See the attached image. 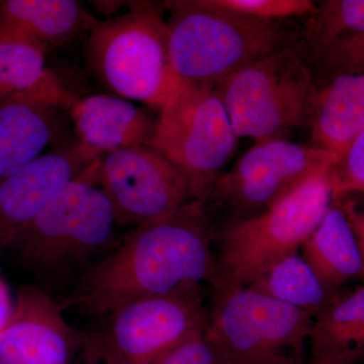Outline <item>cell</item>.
<instances>
[{
  "label": "cell",
  "instance_id": "6da1fadb",
  "mask_svg": "<svg viewBox=\"0 0 364 364\" xmlns=\"http://www.w3.org/2000/svg\"><path fill=\"white\" fill-rule=\"evenodd\" d=\"M214 226L203 200H191L135 227L109 256L81 277L60 304L105 315L140 298L165 296L215 279Z\"/></svg>",
  "mask_w": 364,
  "mask_h": 364
},
{
  "label": "cell",
  "instance_id": "7a4b0ae2",
  "mask_svg": "<svg viewBox=\"0 0 364 364\" xmlns=\"http://www.w3.org/2000/svg\"><path fill=\"white\" fill-rule=\"evenodd\" d=\"M164 4L170 13V61L179 87H215L248 64L289 47L279 21L234 13L210 0Z\"/></svg>",
  "mask_w": 364,
  "mask_h": 364
},
{
  "label": "cell",
  "instance_id": "3957f363",
  "mask_svg": "<svg viewBox=\"0 0 364 364\" xmlns=\"http://www.w3.org/2000/svg\"><path fill=\"white\" fill-rule=\"evenodd\" d=\"M331 167L310 177L267 212L214 228L213 294L245 289L273 263L299 253L334 203Z\"/></svg>",
  "mask_w": 364,
  "mask_h": 364
},
{
  "label": "cell",
  "instance_id": "277c9868",
  "mask_svg": "<svg viewBox=\"0 0 364 364\" xmlns=\"http://www.w3.org/2000/svg\"><path fill=\"white\" fill-rule=\"evenodd\" d=\"M129 6L128 13L93 26L86 61L117 97L161 109L179 88L170 61L166 7L156 1Z\"/></svg>",
  "mask_w": 364,
  "mask_h": 364
},
{
  "label": "cell",
  "instance_id": "5b68a950",
  "mask_svg": "<svg viewBox=\"0 0 364 364\" xmlns=\"http://www.w3.org/2000/svg\"><path fill=\"white\" fill-rule=\"evenodd\" d=\"M98 158L9 246L21 262L40 272H64L112 245L121 224L98 181Z\"/></svg>",
  "mask_w": 364,
  "mask_h": 364
},
{
  "label": "cell",
  "instance_id": "8992f818",
  "mask_svg": "<svg viewBox=\"0 0 364 364\" xmlns=\"http://www.w3.org/2000/svg\"><path fill=\"white\" fill-rule=\"evenodd\" d=\"M238 138L257 141L308 126L318 87L291 47L248 64L215 86Z\"/></svg>",
  "mask_w": 364,
  "mask_h": 364
},
{
  "label": "cell",
  "instance_id": "52a82bcc",
  "mask_svg": "<svg viewBox=\"0 0 364 364\" xmlns=\"http://www.w3.org/2000/svg\"><path fill=\"white\" fill-rule=\"evenodd\" d=\"M160 111L150 146L183 174L193 200L203 202L238 146L226 107L215 87L181 85Z\"/></svg>",
  "mask_w": 364,
  "mask_h": 364
},
{
  "label": "cell",
  "instance_id": "ba28073f",
  "mask_svg": "<svg viewBox=\"0 0 364 364\" xmlns=\"http://www.w3.org/2000/svg\"><path fill=\"white\" fill-rule=\"evenodd\" d=\"M313 318L245 287L213 294L205 331L235 364H308Z\"/></svg>",
  "mask_w": 364,
  "mask_h": 364
},
{
  "label": "cell",
  "instance_id": "9c48e42d",
  "mask_svg": "<svg viewBox=\"0 0 364 364\" xmlns=\"http://www.w3.org/2000/svg\"><path fill=\"white\" fill-rule=\"evenodd\" d=\"M200 286L127 301L105 314L83 346L90 363L152 364L207 322Z\"/></svg>",
  "mask_w": 364,
  "mask_h": 364
},
{
  "label": "cell",
  "instance_id": "30bf717a",
  "mask_svg": "<svg viewBox=\"0 0 364 364\" xmlns=\"http://www.w3.org/2000/svg\"><path fill=\"white\" fill-rule=\"evenodd\" d=\"M335 161L327 151L284 136L257 141L220 177L205 210L214 228L256 217Z\"/></svg>",
  "mask_w": 364,
  "mask_h": 364
},
{
  "label": "cell",
  "instance_id": "8fae6325",
  "mask_svg": "<svg viewBox=\"0 0 364 364\" xmlns=\"http://www.w3.org/2000/svg\"><path fill=\"white\" fill-rule=\"evenodd\" d=\"M97 176L121 225L136 227L195 200L183 174L151 146L98 158Z\"/></svg>",
  "mask_w": 364,
  "mask_h": 364
},
{
  "label": "cell",
  "instance_id": "7c38bea8",
  "mask_svg": "<svg viewBox=\"0 0 364 364\" xmlns=\"http://www.w3.org/2000/svg\"><path fill=\"white\" fill-rule=\"evenodd\" d=\"M97 159L77 142H68L0 181V252Z\"/></svg>",
  "mask_w": 364,
  "mask_h": 364
},
{
  "label": "cell",
  "instance_id": "4fadbf2b",
  "mask_svg": "<svg viewBox=\"0 0 364 364\" xmlns=\"http://www.w3.org/2000/svg\"><path fill=\"white\" fill-rule=\"evenodd\" d=\"M63 310L39 287H21L0 332V364H73L85 332L71 327Z\"/></svg>",
  "mask_w": 364,
  "mask_h": 364
},
{
  "label": "cell",
  "instance_id": "5bb4252c",
  "mask_svg": "<svg viewBox=\"0 0 364 364\" xmlns=\"http://www.w3.org/2000/svg\"><path fill=\"white\" fill-rule=\"evenodd\" d=\"M67 111L23 95L0 100V181L35 161L47 148L68 143Z\"/></svg>",
  "mask_w": 364,
  "mask_h": 364
},
{
  "label": "cell",
  "instance_id": "9a60e30c",
  "mask_svg": "<svg viewBox=\"0 0 364 364\" xmlns=\"http://www.w3.org/2000/svg\"><path fill=\"white\" fill-rule=\"evenodd\" d=\"M69 114L77 143L97 158L124 148L150 146L158 121L135 102L109 95L75 100Z\"/></svg>",
  "mask_w": 364,
  "mask_h": 364
},
{
  "label": "cell",
  "instance_id": "2e32d148",
  "mask_svg": "<svg viewBox=\"0 0 364 364\" xmlns=\"http://www.w3.org/2000/svg\"><path fill=\"white\" fill-rule=\"evenodd\" d=\"M97 23L75 0L0 1V41L26 43L47 53L90 33Z\"/></svg>",
  "mask_w": 364,
  "mask_h": 364
},
{
  "label": "cell",
  "instance_id": "e0dca14e",
  "mask_svg": "<svg viewBox=\"0 0 364 364\" xmlns=\"http://www.w3.org/2000/svg\"><path fill=\"white\" fill-rule=\"evenodd\" d=\"M308 127L314 147L337 159L364 129V73L339 74L318 88Z\"/></svg>",
  "mask_w": 364,
  "mask_h": 364
},
{
  "label": "cell",
  "instance_id": "ac0fdd59",
  "mask_svg": "<svg viewBox=\"0 0 364 364\" xmlns=\"http://www.w3.org/2000/svg\"><path fill=\"white\" fill-rule=\"evenodd\" d=\"M364 364V284L313 318L308 364Z\"/></svg>",
  "mask_w": 364,
  "mask_h": 364
},
{
  "label": "cell",
  "instance_id": "d6986e66",
  "mask_svg": "<svg viewBox=\"0 0 364 364\" xmlns=\"http://www.w3.org/2000/svg\"><path fill=\"white\" fill-rule=\"evenodd\" d=\"M301 257L332 296L352 280L364 282V262L344 213L333 203L301 249Z\"/></svg>",
  "mask_w": 364,
  "mask_h": 364
},
{
  "label": "cell",
  "instance_id": "ffe728a7",
  "mask_svg": "<svg viewBox=\"0 0 364 364\" xmlns=\"http://www.w3.org/2000/svg\"><path fill=\"white\" fill-rule=\"evenodd\" d=\"M47 55L37 46L0 41V100L23 95L70 109L73 97L46 66Z\"/></svg>",
  "mask_w": 364,
  "mask_h": 364
},
{
  "label": "cell",
  "instance_id": "44dd1931",
  "mask_svg": "<svg viewBox=\"0 0 364 364\" xmlns=\"http://www.w3.org/2000/svg\"><path fill=\"white\" fill-rule=\"evenodd\" d=\"M247 289L294 306L310 314L313 318L336 298L326 291L299 253L273 263Z\"/></svg>",
  "mask_w": 364,
  "mask_h": 364
},
{
  "label": "cell",
  "instance_id": "7402d4cb",
  "mask_svg": "<svg viewBox=\"0 0 364 364\" xmlns=\"http://www.w3.org/2000/svg\"><path fill=\"white\" fill-rule=\"evenodd\" d=\"M306 18V40L317 59L363 35L364 0H322Z\"/></svg>",
  "mask_w": 364,
  "mask_h": 364
},
{
  "label": "cell",
  "instance_id": "603a6c76",
  "mask_svg": "<svg viewBox=\"0 0 364 364\" xmlns=\"http://www.w3.org/2000/svg\"><path fill=\"white\" fill-rule=\"evenodd\" d=\"M333 200L364 196V129L332 165Z\"/></svg>",
  "mask_w": 364,
  "mask_h": 364
},
{
  "label": "cell",
  "instance_id": "cb8c5ba5",
  "mask_svg": "<svg viewBox=\"0 0 364 364\" xmlns=\"http://www.w3.org/2000/svg\"><path fill=\"white\" fill-rule=\"evenodd\" d=\"M210 2L221 9L268 21L308 16L316 6V2L311 0H210Z\"/></svg>",
  "mask_w": 364,
  "mask_h": 364
},
{
  "label": "cell",
  "instance_id": "d4e9b609",
  "mask_svg": "<svg viewBox=\"0 0 364 364\" xmlns=\"http://www.w3.org/2000/svg\"><path fill=\"white\" fill-rule=\"evenodd\" d=\"M205 328L164 352L152 364H235L208 339Z\"/></svg>",
  "mask_w": 364,
  "mask_h": 364
},
{
  "label": "cell",
  "instance_id": "484cf974",
  "mask_svg": "<svg viewBox=\"0 0 364 364\" xmlns=\"http://www.w3.org/2000/svg\"><path fill=\"white\" fill-rule=\"evenodd\" d=\"M333 76L364 73V33L336 51L316 59Z\"/></svg>",
  "mask_w": 364,
  "mask_h": 364
},
{
  "label": "cell",
  "instance_id": "4316f807",
  "mask_svg": "<svg viewBox=\"0 0 364 364\" xmlns=\"http://www.w3.org/2000/svg\"><path fill=\"white\" fill-rule=\"evenodd\" d=\"M350 225L364 262V196H348L334 202Z\"/></svg>",
  "mask_w": 364,
  "mask_h": 364
},
{
  "label": "cell",
  "instance_id": "83f0119b",
  "mask_svg": "<svg viewBox=\"0 0 364 364\" xmlns=\"http://www.w3.org/2000/svg\"><path fill=\"white\" fill-rule=\"evenodd\" d=\"M14 303L4 280L0 279V332L4 330L13 314Z\"/></svg>",
  "mask_w": 364,
  "mask_h": 364
},
{
  "label": "cell",
  "instance_id": "f1b7e54d",
  "mask_svg": "<svg viewBox=\"0 0 364 364\" xmlns=\"http://www.w3.org/2000/svg\"><path fill=\"white\" fill-rule=\"evenodd\" d=\"M73 364H81V363H73ZM85 364H97V363H90H90H88V361H87V363H85Z\"/></svg>",
  "mask_w": 364,
  "mask_h": 364
}]
</instances>
